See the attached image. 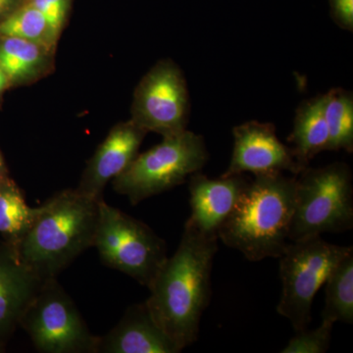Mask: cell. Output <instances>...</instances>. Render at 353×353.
<instances>
[{
	"label": "cell",
	"mask_w": 353,
	"mask_h": 353,
	"mask_svg": "<svg viewBox=\"0 0 353 353\" xmlns=\"http://www.w3.org/2000/svg\"><path fill=\"white\" fill-rule=\"evenodd\" d=\"M352 226V173L347 164L307 166L296 175L290 241L343 233Z\"/></svg>",
	"instance_id": "277c9868"
},
{
	"label": "cell",
	"mask_w": 353,
	"mask_h": 353,
	"mask_svg": "<svg viewBox=\"0 0 353 353\" xmlns=\"http://www.w3.org/2000/svg\"><path fill=\"white\" fill-rule=\"evenodd\" d=\"M12 183L10 179L7 178L6 175V167H4L3 159H2L1 154H0V188Z\"/></svg>",
	"instance_id": "d4e9b609"
},
{
	"label": "cell",
	"mask_w": 353,
	"mask_h": 353,
	"mask_svg": "<svg viewBox=\"0 0 353 353\" xmlns=\"http://www.w3.org/2000/svg\"><path fill=\"white\" fill-rule=\"evenodd\" d=\"M189 115V90L182 70L173 60H159L134 90L131 120L164 138L185 131Z\"/></svg>",
	"instance_id": "9c48e42d"
},
{
	"label": "cell",
	"mask_w": 353,
	"mask_h": 353,
	"mask_svg": "<svg viewBox=\"0 0 353 353\" xmlns=\"http://www.w3.org/2000/svg\"><path fill=\"white\" fill-rule=\"evenodd\" d=\"M39 208H31L15 183L0 188V233L8 239L7 245L17 248L24 238Z\"/></svg>",
	"instance_id": "ffe728a7"
},
{
	"label": "cell",
	"mask_w": 353,
	"mask_h": 353,
	"mask_svg": "<svg viewBox=\"0 0 353 353\" xmlns=\"http://www.w3.org/2000/svg\"><path fill=\"white\" fill-rule=\"evenodd\" d=\"M8 85V78H7L6 73H4V72L2 71V69L0 68V92H1L2 90H4V88H6L7 85Z\"/></svg>",
	"instance_id": "484cf974"
},
{
	"label": "cell",
	"mask_w": 353,
	"mask_h": 353,
	"mask_svg": "<svg viewBox=\"0 0 353 353\" xmlns=\"http://www.w3.org/2000/svg\"><path fill=\"white\" fill-rule=\"evenodd\" d=\"M288 141L294 145L292 153L303 169L316 155L328 152L329 132L323 113L322 94L301 102L297 108Z\"/></svg>",
	"instance_id": "2e32d148"
},
{
	"label": "cell",
	"mask_w": 353,
	"mask_h": 353,
	"mask_svg": "<svg viewBox=\"0 0 353 353\" xmlns=\"http://www.w3.org/2000/svg\"><path fill=\"white\" fill-rule=\"evenodd\" d=\"M323 113L329 132L328 152H353V94L332 88L322 94Z\"/></svg>",
	"instance_id": "ac0fdd59"
},
{
	"label": "cell",
	"mask_w": 353,
	"mask_h": 353,
	"mask_svg": "<svg viewBox=\"0 0 353 353\" xmlns=\"http://www.w3.org/2000/svg\"><path fill=\"white\" fill-rule=\"evenodd\" d=\"M250 180L243 175L221 176L212 180L201 172L190 176V216L185 226L218 238V233L233 212ZM219 239V238H218Z\"/></svg>",
	"instance_id": "7c38bea8"
},
{
	"label": "cell",
	"mask_w": 353,
	"mask_h": 353,
	"mask_svg": "<svg viewBox=\"0 0 353 353\" xmlns=\"http://www.w3.org/2000/svg\"><path fill=\"white\" fill-rule=\"evenodd\" d=\"M29 1L43 13L48 24L58 36H60L65 21L68 16L71 0H29Z\"/></svg>",
	"instance_id": "7402d4cb"
},
{
	"label": "cell",
	"mask_w": 353,
	"mask_h": 353,
	"mask_svg": "<svg viewBox=\"0 0 353 353\" xmlns=\"http://www.w3.org/2000/svg\"><path fill=\"white\" fill-rule=\"evenodd\" d=\"M24 0H0V22L24 3Z\"/></svg>",
	"instance_id": "cb8c5ba5"
},
{
	"label": "cell",
	"mask_w": 353,
	"mask_h": 353,
	"mask_svg": "<svg viewBox=\"0 0 353 353\" xmlns=\"http://www.w3.org/2000/svg\"><path fill=\"white\" fill-rule=\"evenodd\" d=\"M334 323L322 320L321 325L314 330L296 332V336L288 343L282 353H325L331 345Z\"/></svg>",
	"instance_id": "44dd1931"
},
{
	"label": "cell",
	"mask_w": 353,
	"mask_h": 353,
	"mask_svg": "<svg viewBox=\"0 0 353 353\" xmlns=\"http://www.w3.org/2000/svg\"><path fill=\"white\" fill-rule=\"evenodd\" d=\"M94 248L106 266L150 288L167 259V245L145 223L101 199Z\"/></svg>",
	"instance_id": "8992f818"
},
{
	"label": "cell",
	"mask_w": 353,
	"mask_h": 353,
	"mask_svg": "<svg viewBox=\"0 0 353 353\" xmlns=\"http://www.w3.org/2000/svg\"><path fill=\"white\" fill-rule=\"evenodd\" d=\"M352 246L327 243L321 236L290 241L280 259L283 290L277 306L279 314L292 323L294 331L310 324L313 299L329 274Z\"/></svg>",
	"instance_id": "52a82bcc"
},
{
	"label": "cell",
	"mask_w": 353,
	"mask_h": 353,
	"mask_svg": "<svg viewBox=\"0 0 353 353\" xmlns=\"http://www.w3.org/2000/svg\"><path fill=\"white\" fill-rule=\"evenodd\" d=\"M234 150L223 176L252 173L254 176L290 172L296 176L303 170L292 148L276 134L271 123L248 121L233 129Z\"/></svg>",
	"instance_id": "30bf717a"
},
{
	"label": "cell",
	"mask_w": 353,
	"mask_h": 353,
	"mask_svg": "<svg viewBox=\"0 0 353 353\" xmlns=\"http://www.w3.org/2000/svg\"><path fill=\"white\" fill-rule=\"evenodd\" d=\"M203 137L183 131L164 137L148 152L138 154L131 165L112 181L113 189L134 205L185 182L208 163Z\"/></svg>",
	"instance_id": "5b68a950"
},
{
	"label": "cell",
	"mask_w": 353,
	"mask_h": 353,
	"mask_svg": "<svg viewBox=\"0 0 353 353\" xmlns=\"http://www.w3.org/2000/svg\"><path fill=\"white\" fill-rule=\"evenodd\" d=\"M99 202L77 189L62 190L39 206L38 214L16 252L39 278H57L94 248Z\"/></svg>",
	"instance_id": "7a4b0ae2"
},
{
	"label": "cell",
	"mask_w": 353,
	"mask_h": 353,
	"mask_svg": "<svg viewBox=\"0 0 353 353\" xmlns=\"http://www.w3.org/2000/svg\"><path fill=\"white\" fill-rule=\"evenodd\" d=\"M332 19L341 29L353 32V0H329Z\"/></svg>",
	"instance_id": "603a6c76"
},
{
	"label": "cell",
	"mask_w": 353,
	"mask_h": 353,
	"mask_svg": "<svg viewBox=\"0 0 353 353\" xmlns=\"http://www.w3.org/2000/svg\"><path fill=\"white\" fill-rule=\"evenodd\" d=\"M0 37H12L57 50L59 37L29 0L0 22Z\"/></svg>",
	"instance_id": "d6986e66"
},
{
	"label": "cell",
	"mask_w": 353,
	"mask_h": 353,
	"mask_svg": "<svg viewBox=\"0 0 353 353\" xmlns=\"http://www.w3.org/2000/svg\"><path fill=\"white\" fill-rule=\"evenodd\" d=\"M148 132L130 119L118 123L108 132L83 172L79 192L101 201L106 185L120 176L138 157Z\"/></svg>",
	"instance_id": "8fae6325"
},
{
	"label": "cell",
	"mask_w": 353,
	"mask_h": 353,
	"mask_svg": "<svg viewBox=\"0 0 353 353\" xmlns=\"http://www.w3.org/2000/svg\"><path fill=\"white\" fill-rule=\"evenodd\" d=\"M326 297L322 320L353 323V250L338 262L326 282Z\"/></svg>",
	"instance_id": "e0dca14e"
},
{
	"label": "cell",
	"mask_w": 353,
	"mask_h": 353,
	"mask_svg": "<svg viewBox=\"0 0 353 353\" xmlns=\"http://www.w3.org/2000/svg\"><path fill=\"white\" fill-rule=\"evenodd\" d=\"M43 281L21 260L15 248L0 245V339L20 325Z\"/></svg>",
	"instance_id": "5bb4252c"
},
{
	"label": "cell",
	"mask_w": 353,
	"mask_h": 353,
	"mask_svg": "<svg viewBox=\"0 0 353 353\" xmlns=\"http://www.w3.org/2000/svg\"><path fill=\"white\" fill-rule=\"evenodd\" d=\"M182 352L153 319L145 303L127 309L120 322L99 336L97 353H178Z\"/></svg>",
	"instance_id": "4fadbf2b"
},
{
	"label": "cell",
	"mask_w": 353,
	"mask_h": 353,
	"mask_svg": "<svg viewBox=\"0 0 353 353\" xmlns=\"http://www.w3.org/2000/svg\"><path fill=\"white\" fill-rule=\"evenodd\" d=\"M218 240L185 226L178 250L167 257L148 288L145 304L160 328L181 350L196 341L211 296Z\"/></svg>",
	"instance_id": "6da1fadb"
},
{
	"label": "cell",
	"mask_w": 353,
	"mask_h": 353,
	"mask_svg": "<svg viewBox=\"0 0 353 353\" xmlns=\"http://www.w3.org/2000/svg\"><path fill=\"white\" fill-rule=\"evenodd\" d=\"M55 50L26 39L0 37V68L9 83H34L50 73Z\"/></svg>",
	"instance_id": "9a60e30c"
},
{
	"label": "cell",
	"mask_w": 353,
	"mask_h": 353,
	"mask_svg": "<svg viewBox=\"0 0 353 353\" xmlns=\"http://www.w3.org/2000/svg\"><path fill=\"white\" fill-rule=\"evenodd\" d=\"M43 353H97L99 336L90 332L57 278L44 280L20 325Z\"/></svg>",
	"instance_id": "ba28073f"
},
{
	"label": "cell",
	"mask_w": 353,
	"mask_h": 353,
	"mask_svg": "<svg viewBox=\"0 0 353 353\" xmlns=\"http://www.w3.org/2000/svg\"><path fill=\"white\" fill-rule=\"evenodd\" d=\"M296 176H255L221 227L219 240L250 261L279 259L290 243Z\"/></svg>",
	"instance_id": "3957f363"
}]
</instances>
